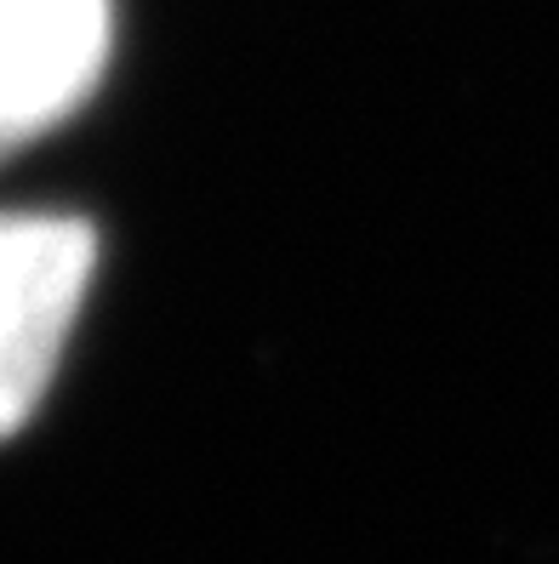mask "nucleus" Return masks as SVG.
Instances as JSON below:
<instances>
[{"label": "nucleus", "mask_w": 559, "mask_h": 564, "mask_svg": "<svg viewBox=\"0 0 559 564\" xmlns=\"http://www.w3.org/2000/svg\"><path fill=\"white\" fill-rule=\"evenodd\" d=\"M97 235L80 217L0 212V440L41 411L80 314Z\"/></svg>", "instance_id": "1"}, {"label": "nucleus", "mask_w": 559, "mask_h": 564, "mask_svg": "<svg viewBox=\"0 0 559 564\" xmlns=\"http://www.w3.org/2000/svg\"><path fill=\"white\" fill-rule=\"evenodd\" d=\"M115 0H0V160L41 143L104 80Z\"/></svg>", "instance_id": "2"}]
</instances>
